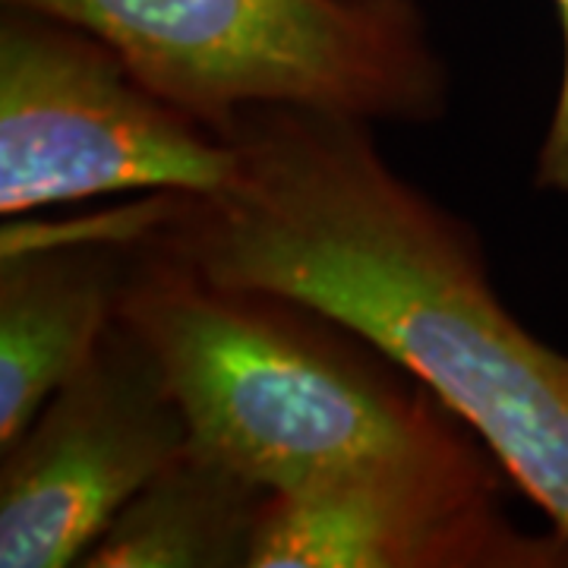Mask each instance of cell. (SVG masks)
<instances>
[{"label": "cell", "instance_id": "obj_1", "mask_svg": "<svg viewBox=\"0 0 568 568\" xmlns=\"http://www.w3.org/2000/svg\"><path fill=\"white\" fill-rule=\"evenodd\" d=\"M219 193H155L142 241L209 278L291 294L420 379L568 540V357L489 282L477 231L392 171L373 121L260 104Z\"/></svg>", "mask_w": 568, "mask_h": 568}, {"label": "cell", "instance_id": "obj_2", "mask_svg": "<svg viewBox=\"0 0 568 568\" xmlns=\"http://www.w3.org/2000/svg\"><path fill=\"white\" fill-rule=\"evenodd\" d=\"M118 313L159 357L193 446L268 493L467 426L320 306L215 282L149 241H136Z\"/></svg>", "mask_w": 568, "mask_h": 568}, {"label": "cell", "instance_id": "obj_3", "mask_svg": "<svg viewBox=\"0 0 568 568\" xmlns=\"http://www.w3.org/2000/svg\"><path fill=\"white\" fill-rule=\"evenodd\" d=\"M104 39L149 89L209 130L291 104L436 123L452 80L417 0H3Z\"/></svg>", "mask_w": 568, "mask_h": 568}, {"label": "cell", "instance_id": "obj_4", "mask_svg": "<svg viewBox=\"0 0 568 568\" xmlns=\"http://www.w3.org/2000/svg\"><path fill=\"white\" fill-rule=\"evenodd\" d=\"M237 145L168 102L77 22L3 3L0 212L111 193H219Z\"/></svg>", "mask_w": 568, "mask_h": 568}, {"label": "cell", "instance_id": "obj_5", "mask_svg": "<svg viewBox=\"0 0 568 568\" xmlns=\"http://www.w3.org/2000/svg\"><path fill=\"white\" fill-rule=\"evenodd\" d=\"M503 465L465 426L433 446L268 493L250 568H568V540L525 534Z\"/></svg>", "mask_w": 568, "mask_h": 568}, {"label": "cell", "instance_id": "obj_6", "mask_svg": "<svg viewBox=\"0 0 568 568\" xmlns=\"http://www.w3.org/2000/svg\"><path fill=\"white\" fill-rule=\"evenodd\" d=\"M190 443L159 357L118 313L89 364L0 448V566H82Z\"/></svg>", "mask_w": 568, "mask_h": 568}, {"label": "cell", "instance_id": "obj_7", "mask_svg": "<svg viewBox=\"0 0 568 568\" xmlns=\"http://www.w3.org/2000/svg\"><path fill=\"white\" fill-rule=\"evenodd\" d=\"M149 200L80 222L3 227L0 448L13 446L118 320Z\"/></svg>", "mask_w": 568, "mask_h": 568}, {"label": "cell", "instance_id": "obj_8", "mask_svg": "<svg viewBox=\"0 0 568 568\" xmlns=\"http://www.w3.org/2000/svg\"><path fill=\"white\" fill-rule=\"evenodd\" d=\"M268 489L190 448L123 506L82 568H250Z\"/></svg>", "mask_w": 568, "mask_h": 568}, {"label": "cell", "instance_id": "obj_9", "mask_svg": "<svg viewBox=\"0 0 568 568\" xmlns=\"http://www.w3.org/2000/svg\"><path fill=\"white\" fill-rule=\"evenodd\" d=\"M562 29V73L547 123V136L537 152V186L568 193V0H552Z\"/></svg>", "mask_w": 568, "mask_h": 568}]
</instances>
